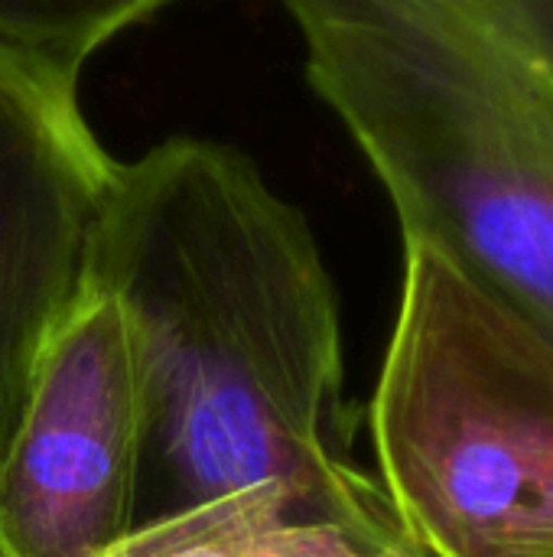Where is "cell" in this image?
I'll return each instance as SVG.
<instances>
[{"label":"cell","instance_id":"3957f363","mask_svg":"<svg viewBox=\"0 0 553 557\" xmlns=\"http://www.w3.org/2000/svg\"><path fill=\"white\" fill-rule=\"evenodd\" d=\"M372 441L427 557L553 552V339L424 242H404Z\"/></svg>","mask_w":553,"mask_h":557},{"label":"cell","instance_id":"277c9868","mask_svg":"<svg viewBox=\"0 0 553 557\" xmlns=\"http://www.w3.org/2000/svg\"><path fill=\"white\" fill-rule=\"evenodd\" d=\"M143 392L121 304L85 284L0 457V557H98L137 525Z\"/></svg>","mask_w":553,"mask_h":557},{"label":"cell","instance_id":"7a4b0ae2","mask_svg":"<svg viewBox=\"0 0 553 557\" xmlns=\"http://www.w3.org/2000/svg\"><path fill=\"white\" fill-rule=\"evenodd\" d=\"M424 242L553 339V0H280Z\"/></svg>","mask_w":553,"mask_h":557},{"label":"cell","instance_id":"8992f818","mask_svg":"<svg viewBox=\"0 0 553 557\" xmlns=\"http://www.w3.org/2000/svg\"><path fill=\"white\" fill-rule=\"evenodd\" d=\"M169 0H0V49L78 88L81 65Z\"/></svg>","mask_w":553,"mask_h":557},{"label":"cell","instance_id":"52a82bcc","mask_svg":"<svg viewBox=\"0 0 553 557\" xmlns=\"http://www.w3.org/2000/svg\"><path fill=\"white\" fill-rule=\"evenodd\" d=\"M508 557H553V552H528V555H508Z\"/></svg>","mask_w":553,"mask_h":557},{"label":"cell","instance_id":"5b68a950","mask_svg":"<svg viewBox=\"0 0 553 557\" xmlns=\"http://www.w3.org/2000/svg\"><path fill=\"white\" fill-rule=\"evenodd\" d=\"M98 557H427L404 529L368 532L310 509L284 483H257L134 525Z\"/></svg>","mask_w":553,"mask_h":557},{"label":"cell","instance_id":"6da1fadb","mask_svg":"<svg viewBox=\"0 0 553 557\" xmlns=\"http://www.w3.org/2000/svg\"><path fill=\"white\" fill-rule=\"evenodd\" d=\"M85 284L121 304L140 369L137 525L284 483L345 525L404 529L349 457L342 323L316 238L251 157L169 137L114 163Z\"/></svg>","mask_w":553,"mask_h":557}]
</instances>
